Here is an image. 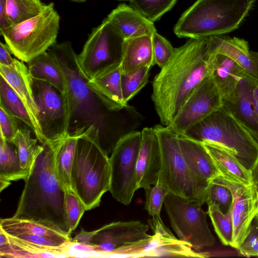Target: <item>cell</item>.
<instances>
[{
  "mask_svg": "<svg viewBox=\"0 0 258 258\" xmlns=\"http://www.w3.org/2000/svg\"><path fill=\"white\" fill-rule=\"evenodd\" d=\"M155 64L152 36L145 35L124 39L120 63L121 74L142 67L151 68Z\"/></svg>",
  "mask_w": 258,
  "mask_h": 258,
  "instance_id": "24",
  "label": "cell"
},
{
  "mask_svg": "<svg viewBox=\"0 0 258 258\" xmlns=\"http://www.w3.org/2000/svg\"><path fill=\"white\" fill-rule=\"evenodd\" d=\"M258 82L246 75L240 79L233 95L222 100V106L258 139V116L254 90Z\"/></svg>",
  "mask_w": 258,
  "mask_h": 258,
  "instance_id": "16",
  "label": "cell"
},
{
  "mask_svg": "<svg viewBox=\"0 0 258 258\" xmlns=\"http://www.w3.org/2000/svg\"><path fill=\"white\" fill-rule=\"evenodd\" d=\"M211 157L222 178L245 185L253 183L252 172L220 146L208 142L201 143Z\"/></svg>",
  "mask_w": 258,
  "mask_h": 258,
  "instance_id": "25",
  "label": "cell"
},
{
  "mask_svg": "<svg viewBox=\"0 0 258 258\" xmlns=\"http://www.w3.org/2000/svg\"><path fill=\"white\" fill-rule=\"evenodd\" d=\"M237 249L244 256H258V214L251 223L248 235Z\"/></svg>",
  "mask_w": 258,
  "mask_h": 258,
  "instance_id": "42",
  "label": "cell"
},
{
  "mask_svg": "<svg viewBox=\"0 0 258 258\" xmlns=\"http://www.w3.org/2000/svg\"><path fill=\"white\" fill-rule=\"evenodd\" d=\"M159 143L161 165L158 180L169 192L182 198L206 203L210 182L194 174L181 154L178 135L161 124L153 127Z\"/></svg>",
  "mask_w": 258,
  "mask_h": 258,
  "instance_id": "6",
  "label": "cell"
},
{
  "mask_svg": "<svg viewBox=\"0 0 258 258\" xmlns=\"http://www.w3.org/2000/svg\"><path fill=\"white\" fill-rule=\"evenodd\" d=\"M254 99L255 101V109L257 115L258 116V84L254 90Z\"/></svg>",
  "mask_w": 258,
  "mask_h": 258,
  "instance_id": "47",
  "label": "cell"
},
{
  "mask_svg": "<svg viewBox=\"0 0 258 258\" xmlns=\"http://www.w3.org/2000/svg\"><path fill=\"white\" fill-rule=\"evenodd\" d=\"M64 210L70 234L74 231L86 211L82 200L72 189L65 190Z\"/></svg>",
  "mask_w": 258,
  "mask_h": 258,
  "instance_id": "37",
  "label": "cell"
},
{
  "mask_svg": "<svg viewBox=\"0 0 258 258\" xmlns=\"http://www.w3.org/2000/svg\"><path fill=\"white\" fill-rule=\"evenodd\" d=\"M17 119L0 106V136L9 143H12L20 128Z\"/></svg>",
  "mask_w": 258,
  "mask_h": 258,
  "instance_id": "41",
  "label": "cell"
},
{
  "mask_svg": "<svg viewBox=\"0 0 258 258\" xmlns=\"http://www.w3.org/2000/svg\"><path fill=\"white\" fill-rule=\"evenodd\" d=\"M93 233V231L87 232L82 229L81 232L73 238L74 243L90 245V240Z\"/></svg>",
  "mask_w": 258,
  "mask_h": 258,
  "instance_id": "45",
  "label": "cell"
},
{
  "mask_svg": "<svg viewBox=\"0 0 258 258\" xmlns=\"http://www.w3.org/2000/svg\"><path fill=\"white\" fill-rule=\"evenodd\" d=\"M145 189V209L152 217L160 216V212L166 197L169 192L158 180Z\"/></svg>",
  "mask_w": 258,
  "mask_h": 258,
  "instance_id": "38",
  "label": "cell"
},
{
  "mask_svg": "<svg viewBox=\"0 0 258 258\" xmlns=\"http://www.w3.org/2000/svg\"><path fill=\"white\" fill-rule=\"evenodd\" d=\"M11 52L6 44L0 43V64L11 66L14 63L15 59L11 56Z\"/></svg>",
  "mask_w": 258,
  "mask_h": 258,
  "instance_id": "43",
  "label": "cell"
},
{
  "mask_svg": "<svg viewBox=\"0 0 258 258\" xmlns=\"http://www.w3.org/2000/svg\"><path fill=\"white\" fill-rule=\"evenodd\" d=\"M12 143L0 136V185L1 191L7 187L11 181L24 179L17 150Z\"/></svg>",
  "mask_w": 258,
  "mask_h": 258,
  "instance_id": "31",
  "label": "cell"
},
{
  "mask_svg": "<svg viewBox=\"0 0 258 258\" xmlns=\"http://www.w3.org/2000/svg\"><path fill=\"white\" fill-rule=\"evenodd\" d=\"M33 90L45 142L65 137L72 118L69 96L41 81L33 80Z\"/></svg>",
  "mask_w": 258,
  "mask_h": 258,
  "instance_id": "12",
  "label": "cell"
},
{
  "mask_svg": "<svg viewBox=\"0 0 258 258\" xmlns=\"http://www.w3.org/2000/svg\"><path fill=\"white\" fill-rule=\"evenodd\" d=\"M233 197L231 191L224 185L212 180L209 184L206 203L218 206L223 213L231 207Z\"/></svg>",
  "mask_w": 258,
  "mask_h": 258,
  "instance_id": "39",
  "label": "cell"
},
{
  "mask_svg": "<svg viewBox=\"0 0 258 258\" xmlns=\"http://www.w3.org/2000/svg\"><path fill=\"white\" fill-rule=\"evenodd\" d=\"M142 131L134 130L116 143L109 157V191L117 201L129 205L137 190L136 165L142 141Z\"/></svg>",
  "mask_w": 258,
  "mask_h": 258,
  "instance_id": "11",
  "label": "cell"
},
{
  "mask_svg": "<svg viewBox=\"0 0 258 258\" xmlns=\"http://www.w3.org/2000/svg\"><path fill=\"white\" fill-rule=\"evenodd\" d=\"M210 75L207 37L189 38L175 48L152 83L151 98L162 125L170 123L192 91Z\"/></svg>",
  "mask_w": 258,
  "mask_h": 258,
  "instance_id": "1",
  "label": "cell"
},
{
  "mask_svg": "<svg viewBox=\"0 0 258 258\" xmlns=\"http://www.w3.org/2000/svg\"><path fill=\"white\" fill-rule=\"evenodd\" d=\"M177 0H129L130 6L149 21L159 20L175 5Z\"/></svg>",
  "mask_w": 258,
  "mask_h": 258,
  "instance_id": "35",
  "label": "cell"
},
{
  "mask_svg": "<svg viewBox=\"0 0 258 258\" xmlns=\"http://www.w3.org/2000/svg\"><path fill=\"white\" fill-rule=\"evenodd\" d=\"M207 46L210 52L221 53L232 59L248 76L258 82L255 52L249 50L247 41L237 37L212 36L207 37Z\"/></svg>",
  "mask_w": 258,
  "mask_h": 258,
  "instance_id": "19",
  "label": "cell"
},
{
  "mask_svg": "<svg viewBox=\"0 0 258 258\" xmlns=\"http://www.w3.org/2000/svg\"><path fill=\"white\" fill-rule=\"evenodd\" d=\"M48 50L54 54L64 73L72 117H79L87 125H94L99 128L102 119L96 97L88 86L72 43L68 41L56 43Z\"/></svg>",
  "mask_w": 258,
  "mask_h": 258,
  "instance_id": "8",
  "label": "cell"
},
{
  "mask_svg": "<svg viewBox=\"0 0 258 258\" xmlns=\"http://www.w3.org/2000/svg\"><path fill=\"white\" fill-rule=\"evenodd\" d=\"M0 73L23 101L34 124L36 138L43 144L45 140L38 121V109L33 93V79L28 67L23 61L15 58L11 66L0 64Z\"/></svg>",
  "mask_w": 258,
  "mask_h": 258,
  "instance_id": "17",
  "label": "cell"
},
{
  "mask_svg": "<svg viewBox=\"0 0 258 258\" xmlns=\"http://www.w3.org/2000/svg\"><path fill=\"white\" fill-rule=\"evenodd\" d=\"M46 6L40 0H7L6 15L10 26L38 15Z\"/></svg>",
  "mask_w": 258,
  "mask_h": 258,
  "instance_id": "33",
  "label": "cell"
},
{
  "mask_svg": "<svg viewBox=\"0 0 258 258\" xmlns=\"http://www.w3.org/2000/svg\"><path fill=\"white\" fill-rule=\"evenodd\" d=\"M59 140L42 144L44 150L24 180V188L13 217L34 221L70 236L64 210L65 190L53 168L55 150Z\"/></svg>",
  "mask_w": 258,
  "mask_h": 258,
  "instance_id": "2",
  "label": "cell"
},
{
  "mask_svg": "<svg viewBox=\"0 0 258 258\" xmlns=\"http://www.w3.org/2000/svg\"><path fill=\"white\" fill-rule=\"evenodd\" d=\"M222 106L220 93L210 75L192 91L166 127L177 135H181Z\"/></svg>",
  "mask_w": 258,
  "mask_h": 258,
  "instance_id": "13",
  "label": "cell"
},
{
  "mask_svg": "<svg viewBox=\"0 0 258 258\" xmlns=\"http://www.w3.org/2000/svg\"><path fill=\"white\" fill-rule=\"evenodd\" d=\"M149 227L139 221L113 222L93 231L89 244L94 252L110 256L123 245L149 236Z\"/></svg>",
  "mask_w": 258,
  "mask_h": 258,
  "instance_id": "15",
  "label": "cell"
},
{
  "mask_svg": "<svg viewBox=\"0 0 258 258\" xmlns=\"http://www.w3.org/2000/svg\"><path fill=\"white\" fill-rule=\"evenodd\" d=\"M208 52L210 76L222 100L229 99L233 95L240 79L247 74L237 63L227 55L209 50Z\"/></svg>",
  "mask_w": 258,
  "mask_h": 258,
  "instance_id": "21",
  "label": "cell"
},
{
  "mask_svg": "<svg viewBox=\"0 0 258 258\" xmlns=\"http://www.w3.org/2000/svg\"><path fill=\"white\" fill-rule=\"evenodd\" d=\"M213 180L227 187L232 193L233 238L230 246L237 249L248 235L251 223L258 214L257 191L254 183L245 185L220 175Z\"/></svg>",
  "mask_w": 258,
  "mask_h": 258,
  "instance_id": "14",
  "label": "cell"
},
{
  "mask_svg": "<svg viewBox=\"0 0 258 258\" xmlns=\"http://www.w3.org/2000/svg\"><path fill=\"white\" fill-rule=\"evenodd\" d=\"M73 2H77V3H83L86 2L87 0H70Z\"/></svg>",
  "mask_w": 258,
  "mask_h": 258,
  "instance_id": "49",
  "label": "cell"
},
{
  "mask_svg": "<svg viewBox=\"0 0 258 258\" xmlns=\"http://www.w3.org/2000/svg\"><path fill=\"white\" fill-rule=\"evenodd\" d=\"M48 50L27 62L30 75L33 80L49 83L62 94L68 95L62 69L54 54Z\"/></svg>",
  "mask_w": 258,
  "mask_h": 258,
  "instance_id": "27",
  "label": "cell"
},
{
  "mask_svg": "<svg viewBox=\"0 0 258 258\" xmlns=\"http://www.w3.org/2000/svg\"><path fill=\"white\" fill-rule=\"evenodd\" d=\"M255 59H256V65L258 69V52H255Z\"/></svg>",
  "mask_w": 258,
  "mask_h": 258,
  "instance_id": "48",
  "label": "cell"
},
{
  "mask_svg": "<svg viewBox=\"0 0 258 258\" xmlns=\"http://www.w3.org/2000/svg\"><path fill=\"white\" fill-rule=\"evenodd\" d=\"M182 157L191 171L203 180L210 182L219 174L203 144L182 135H178Z\"/></svg>",
  "mask_w": 258,
  "mask_h": 258,
  "instance_id": "23",
  "label": "cell"
},
{
  "mask_svg": "<svg viewBox=\"0 0 258 258\" xmlns=\"http://www.w3.org/2000/svg\"><path fill=\"white\" fill-rule=\"evenodd\" d=\"M254 0H197L180 16L174 32L179 38L199 39L237 29Z\"/></svg>",
  "mask_w": 258,
  "mask_h": 258,
  "instance_id": "4",
  "label": "cell"
},
{
  "mask_svg": "<svg viewBox=\"0 0 258 258\" xmlns=\"http://www.w3.org/2000/svg\"><path fill=\"white\" fill-rule=\"evenodd\" d=\"M7 0H0V32L10 27L6 15Z\"/></svg>",
  "mask_w": 258,
  "mask_h": 258,
  "instance_id": "44",
  "label": "cell"
},
{
  "mask_svg": "<svg viewBox=\"0 0 258 258\" xmlns=\"http://www.w3.org/2000/svg\"><path fill=\"white\" fill-rule=\"evenodd\" d=\"M0 106L26 123L34 132L35 127L26 106L2 76L0 79Z\"/></svg>",
  "mask_w": 258,
  "mask_h": 258,
  "instance_id": "32",
  "label": "cell"
},
{
  "mask_svg": "<svg viewBox=\"0 0 258 258\" xmlns=\"http://www.w3.org/2000/svg\"><path fill=\"white\" fill-rule=\"evenodd\" d=\"M152 48L155 64L162 68L173 55L175 48L157 31L152 36Z\"/></svg>",
  "mask_w": 258,
  "mask_h": 258,
  "instance_id": "40",
  "label": "cell"
},
{
  "mask_svg": "<svg viewBox=\"0 0 258 258\" xmlns=\"http://www.w3.org/2000/svg\"><path fill=\"white\" fill-rule=\"evenodd\" d=\"M164 205L178 239L198 251L214 245L216 240L206 219L208 211L202 209L203 204L169 192Z\"/></svg>",
  "mask_w": 258,
  "mask_h": 258,
  "instance_id": "9",
  "label": "cell"
},
{
  "mask_svg": "<svg viewBox=\"0 0 258 258\" xmlns=\"http://www.w3.org/2000/svg\"><path fill=\"white\" fill-rule=\"evenodd\" d=\"M60 17L53 3L38 15L12 25L0 32L11 53L25 62L56 44Z\"/></svg>",
  "mask_w": 258,
  "mask_h": 258,
  "instance_id": "7",
  "label": "cell"
},
{
  "mask_svg": "<svg viewBox=\"0 0 258 258\" xmlns=\"http://www.w3.org/2000/svg\"><path fill=\"white\" fill-rule=\"evenodd\" d=\"M107 18L124 39L145 35L152 36L156 32L154 23L125 4L119 5Z\"/></svg>",
  "mask_w": 258,
  "mask_h": 258,
  "instance_id": "22",
  "label": "cell"
},
{
  "mask_svg": "<svg viewBox=\"0 0 258 258\" xmlns=\"http://www.w3.org/2000/svg\"><path fill=\"white\" fill-rule=\"evenodd\" d=\"M37 138L31 137L30 130L19 128L12 143L17 148L24 180L30 174L37 158L44 150L43 144L37 145Z\"/></svg>",
  "mask_w": 258,
  "mask_h": 258,
  "instance_id": "29",
  "label": "cell"
},
{
  "mask_svg": "<svg viewBox=\"0 0 258 258\" xmlns=\"http://www.w3.org/2000/svg\"><path fill=\"white\" fill-rule=\"evenodd\" d=\"M124 40L107 18L92 29L78 55L80 68L88 81L120 62Z\"/></svg>",
  "mask_w": 258,
  "mask_h": 258,
  "instance_id": "10",
  "label": "cell"
},
{
  "mask_svg": "<svg viewBox=\"0 0 258 258\" xmlns=\"http://www.w3.org/2000/svg\"><path fill=\"white\" fill-rule=\"evenodd\" d=\"M88 125L76 128L60 139L56 146L53 162L54 171L64 190L72 189L71 173L77 141Z\"/></svg>",
  "mask_w": 258,
  "mask_h": 258,
  "instance_id": "26",
  "label": "cell"
},
{
  "mask_svg": "<svg viewBox=\"0 0 258 258\" xmlns=\"http://www.w3.org/2000/svg\"><path fill=\"white\" fill-rule=\"evenodd\" d=\"M252 176L253 183L258 192V163L254 170L252 171Z\"/></svg>",
  "mask_w": 258,
  "mask_h": 258,
  "instance_id": "46",
  "label": "cell"
},
{
  "mask_svg": "<svg viewBox=\"0 0 258 258\" xmlns=\"http://www.w3.org/2000/svg\"><path fill=\"white\" fill-rule=\"evenodd\" d=\"M120 63L113 65L100 77L87 82L92 93L111 111L122 109L128 105L122 94Z\"/></svg>",
  "mask_w": 258,
  "mask_h": 258,
  "instance_id": "20",
  "label": "cell"
},
{
  "mask_svg": "<svg viewBox=\"0 0 258 258\" xmlns=\"http://www.w3.org/2000/svg\"><path fill=\"white\" fill-rule=\"evenodd\" d=\"M150 69L145 67L126 74H121L122 94L125 103H127L147 84Z\"/></svg>",
  "mask_w": 258,
  "mask_h": 258,
  "instance_id": "36",
  "label": "cell"
},
{
  "mask_svg": "<svg viewBox=\"0 0 258 258\" xmlns=\"http://www.w3.org/2000/svg\"><path fill=\"white\" fill-rule=\"evenodd\" d=\"M8 235L13 243L32 253L47 252L56 255L64 254L70 249L71 246L69 244L42 236L29 234Z\"/></svg>",
  "mask_w": 258,
  "mask_h": 258,
  "instance_id": "30",
  "label": "cell"
},
{
  "mask_svg": "<svg viewBox=\"0 0 258 258\" xmlns=\"http://www.w3.org/2000/svg\"><path fill=\"white\" fill-rule=\"evenodd\" d=\"M208 206V215L221 242L225 245L231 246L233 238L231 207L226 213H223L217 205Z\"/></svg>",
  "mask_w": 258,
  "mask_h": 258,
  "instance_id": "34",
  "label": "cell"
},
{
  "mask_svg": "<svg viewBox=\"0 0 258 258\" xmlns=\"http://www.w3.org/2000/svg\"><path fill=\"white\" fill-rule=\"evenodd\" d=\"M142 141L136 165L137 189L154 185L161 169V156L158 137L153 127L142 130Z\"/></svg>",
  "mask_w": 258,
  "mask_h": 258,
  "instance_id": "18",
  "label": "cell"
},
{
  "mask_svg": "<svg viewBox=\"0 0 258 258\" xmlns=\"http://www.w3.org/2000/svg\"><path fill=\"white\" fill-rule=\"evenodd\" d=\"M0 228L9 235L29 234L42 236L56 241L74 244L71 236L56 228L28 219L12 218L2 219Z\"/></svg>",
  "mask_w": 258,
  "mask_h": 258,
  "instance_id": "28",
  "label": "cell"
},
{
  "mask_svg": "<svg viewBox=\"0 0 258 258\" xmlns=\"http://www.w3.org/2000/svg\"><path fill=\"white\" fill-rule=\"evenodd\" d=\"M179 135L220 146L251 172L258 163V139L222 106Z\"/></svg>",
  "mask_w": 258,
  "mask_h": 258,
  "instance_id": "5",
  "label": "cell"
},
{
  "mask_svg": "<svg viewBox=\"0 0 258 258\" xmlns=\"http://www.w3.org/2000/svg\"><path fill=\"white\" fill-rule=\"evenodd\" d=\"M100 139L99 129L88 125L78 139L71 170L72 189L86 211L99 206L102 196L110 189L109 157Z\"/></svg>",
  "mask_w": 258,
  "mask_h": 258,
  "instance_id": "3",
  "label": "cell"
}]
</instances>
